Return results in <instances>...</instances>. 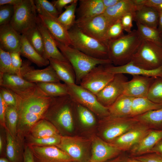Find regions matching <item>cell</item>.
Wrapping results in <instances>:
<instances>
[{
  "mask_svg": "<svg viewBox=\"0 0 162 162\" xmlns=\"http://www.w3.org/2000/svg\"><path fill=\"white\" fill-rule=\"evenodd\" d=\"M23 34L26 36L29 42L34 48L43 56L44 48L43 38L37 26L29 30Z\"/></svg>",
  "mask_w": 162,
  "mask_h": 162,
  "instance_id": "cell-39",
  "label": "cell"
},
{
  "mask_svg": "<svg viewBox=\"0 0 162 162\" xmlns=\"http://www.w3.org/2000/svg\"><path fill=\"white\" fill-rule=\"evenodd\" d=\"M105 67L108 71L114 74H128L154 78L162 77V66L154 69L148 70L139 67L130 62L121 66H115L109 64L106 65Z\"/></svg>",
  "mask_w": 162,
  "mask_h": 162,
  "instance_id": "cell-23",
  "label": "cell"
},
{
  "mask_svg": "<svg viewBox=\"0 0 162 162\" xmlns=\"http://www.w3.org/2000/svg\"><path fill=\"white\" fill-rule=\"evenodd\" d=\"M133 98L122 94L108 107L110 116L118 117H131Z\"/></svg>",
  "mask_w": 162,
  "mask_h": 162,
  "instance_id": "cell-31",
  "label": "cell"
},
{
  "mask_svg": "<svg viewBox=\"0 0 162 162\" xmlns=\"http://www.w3.org/2000/svg\"><path fill=\"white\" fill-rule=\"evenodd\" d=\"M161 140L162 129H151L129 151V156L135 157L150 153L154 147Z\"/></svg>",
  "mask_w": 162,
  "mask_h": 162,
  "instance_id": "cell-22",
  "label": "cell"
},
{
  "mask_svg": "<svg viewBox=\"0 0 162 162\" xmlns=\"http://www.w3.org/2000/svg\"><path fill=\"white\" fill-rule=\"evenodd\" d=\"M152 129L138 122L129 130L110 142L123 152L129 151Z\"/></svg>",
  "mask_w": 162,
  "mask_h": 162,
  "instance_id": "cell-14",
  "label": "cell"
},
{
  "mask_svg": "<svg viewBox=\"0 0 162 162\" xmlns=\"http://www.w3.org/2000/svg\"><path fill=\"white\" fill-rule=\"evenodd\" d=\"M14 6V13L10 24L17 32L24 34L37 26V12L34 0H22Z\"/></svg>",
  "mask_w": 162,
  "mask_h": 162,
  "instance_id": "cell-7",
  "label": "cell"
},
{
  "mask_svg": "<svg viewBox=\"0 0 162 162\" xmlns=\"http://www.w3.org/2000/svg\"><path fill=\"white\" fill-rule=\"evenodd\" d=\"M21 34L10 23L0 26V48L11 53L20 52Z\"/></svg>",
  "mask_w": 162,
  "mask_h": 162,
  "instance_id": "cell-21",
  "label": "cell"
},
{
  "mask_svg": "<svg viewBox=\"0 0 162 162\" xmlns=\"http://www.w3.org/2000/svg\"><path fill=\"white\" fill-rule=\"evenodd\" d=\"M36 9H43L56 17L59 16V13L52 2L47 0H34Z\"/></svg>",
  "mask_w": 162,
  "mask_h": 162,
  "instance_id": "cell-46",
  "label": "cell"
},
{
  "mask_svg": "<svg viewBox=\"0 0 162 162\" xmlns=\"http://www.w3.org/2000/svg\"><path fill=\"white\" fill-rule=\"evenodd\" d=\"M16 74L12 65L10 52L0 48V74Z\"/></svg>",
  "mask_w": 162,
  "mask_h": 162,
  "instance_id": "cell-43",
  "label": "cell"
},
{
  "mask_svg": "<svg viewBox=\"0 0 162 162\" xmlns=\"http://www.w3.org/2000/svg\"><path fill=\"white\" fill-rule=\"evenodd\" d=\"M75 25L84 33L107 46V33L110 25L104 14L89 19L76 20Z\"/></svg>",
  "mask_w": 162,
  "mask_h": 162,
  "instance_id": "cell-11",
  "label": "cell"
},
{
  "mask_svg": "<svg viewBox=\"0 0 162 162\" xmlns=\"http://www.w3.org/2000/svg\"><path fill=\"white\" fill-rule=\"evenodd\" d=\"M143 39L137 30L108 41V58L115 66L125 64L131 61Z\"/></svg>",
  "mask_w": 162,
  "mask_h": 162,
  "instance_id": "cell-2",
  "label": "cell"
},
{
  "mask_svg": "<svg viewBox=\"0 0 162 162\" xmlns=\"http://www.w3.org/2000/svg\"><path fill=\"white\" fill-rule=\"evenodd\" d=\"M135 13L126 14L120 19L123 30L128 33L132 31L131 30L133 26V21L134 20Z\"/></svg>",
  "mask_w": 162,
  "mask_h": 162,
  "instance_id": "cell-48",
  "label": "cell"
},
{
  "mask_svg": "<svg viewBox=\"0 0 162 162\" xmlns=\"http://www.w3.org/2000/svg\"><path fill=\"white\" fill-rule=\"evenodd\" d=\"M147 97L155 104L162 105V77L154 79Z\"/></svg>",
  "mask_w": 162,
  "mask_h": 162,
  "instance_id": "cell-42",
  "label": "cell"
},
{
  "mask_svg": "<svg viewBox=\"0 0 162 162\" xmlns=\"http://www.w3.org/2000/svg\"><path fill=\"white\" fill-rule=\"evenodd\" d=\"M140 7L133 0H120L115 5L106 9L104 14L110 26L124 15L135 13Z\"/></svg>",
  "mask_w": 162,
  "mask_h": 162,
  "instance_id": "cell-24",
  "label": "cell"
},
{
  "mask_svg": "<svg viewBox=\"0 0 162 162\" xmlns=\"http://www.w3.org/2000/svg\"><path fill=\"white\" fill-rule=\"evenodd\" d=\"M26 136L28 146H56L60 142L62 136L59 134L47 137L37 138L28 134Z\"/></svg>",
  "mask_w": 162,
  "mask_h": 162,
  "instance_id": "cell-38",
  "label": "cell"
},
{
  "mask_svg": "<svg viewBox=\"0 0 162 162\" xmlns=\"http://www.w3.org/2000/svg\"><path fill=\"white\" fill-rule=\"evenodd\" d=\"M0 96L7 106H16V101L15 96L10 89L2 87H0Z\"/></svg>",
  "mask_w": 162,
  "mask_h": 162,
  "instance_id": "cell-47",
  "label": "cell"
},
{
  "mask_svg": "<svg viewBox=\"0 0 162 162\" xmlns=\"http://www.w3.org/2000/svg\"><path fill=\"white\" fill-rule=\"evenodd\" d=\"M78 1L74 2L66 6L65 10L58 17V20L69 30L75 25V12Z\"/></svg>",
  "mask_w": 162,
  "mask_h": 162,
  "instance_id": "cell-36",
  "label": "cell"
},
{
  "mask_svg": "<svg viewBox=\"0 0 162 162\" xmlns=\"http://www.w3.org/2000/svg\"><path fill=\"white\" fill-rule=\"evenodd\" d=\"M21 74L23 78L30 82H60V80L55 71L50 65L41 69H34L29 62H22Z\"/></svg>",
  "mask_w": 162,
  "mask_h": 162,
  "instance_id": "cell-17",
  "label": "cell"
},
{
  "mask_svg": "<svg viewBox=\"0 0 162 162\" xmlns=\"http://www.w3.org/2000/svg\"><path fill=\"white\" fill-rule=\"evenodd\" d=\"M74 103L69 95L53 98L43 118L55 121L66 130L71 132L74 128L72 106Z\"/></svg>",
  "mask_w": 162,
  "mask_h": 162,
  "instance_id": "cell-4",
  "label": "cell"
},
{
  "mask_svg": "<svg viewBox=\"0 0 162 162\" xmlns=\"http://www.w3.org/2000/svg\"><path fill=\"white\" fill-rule=\"evenodd\" d=\"M56 146L62 150L74 162H90L91 139L79 136H62Z\"/></svg>",
  "mask_w": 162,
  "mask_h": 162,
  "instance_id": "cell-8",
  "label": "cell"
},
{
  "mask_svg": "<svg viewBox=\"0 0 162 162\" xmlns=\"http://www.w3.org/2000/svg\"><path fill=\"white\" fill-rule=\"evenodd\" d=\"M75 0H57L51 2L59 13H61L62 9L68 4H70Z\"/></svg>",
  "mask_w": 162,
  "mask_h": 162,
  "instance_id": "cell-53",
  "label": "cell"
},
{
  "mask_svg": "<svg viewBox=\"0 0 162 162\" xmlns=\"http://www.w3.org/2000/svg\"><path fill=\"white\" fill-rule=\"evenodd\" d=\"M154 153L162 155V140L160 141L154 147L150 153Z\"/></svg>",
  "mask_w": 162,
  "mask_h": 162,
  "instance_id": "cell-55",
  "label": "cell"
},
{
  "mask_svg": "<svg viewBox=\"0 0 162 162\" xmlns=\"http://www.w3.org/2000/svg\"><path fill=\"white\" fill-rule=\"evenodd\" d=\"M20 55L39 67L50 64L48 59L40 55L29 42L26 36L21 34V44L20 51Z\"/></svg>",
  "mask_w": 162,
  "mask_h": 162,
  "instance_id": "cell-29",
  "label": "cell"
},
{
  "mask_svg": "<svg viewBox=\"0 0 162 162\" xmlns=\"http://www.w3.org/2000/svg\"><path fill=\"white\" fill-rule=\"evenodd\" d=\"M0 162H10L6 157H1Z\"/></svg>",
  "mask_w": 162,
  "mask_h": 162,
  "instance_id": "cell-62",
  "label": "cell"
},
{
  "mask_svg": "<svg viewBox=\"0 0 162 162\" xmlns=\"http://www.w3.org/2000/svg\"><path fill=\"white\" fill-rule=\"evenodd\" d=\"M68 32L73 47L94 58H108L106 45L84 33L75 25Z\"/></svg>",
  "mask_w": 162,
  "mask_h": 162,
  "instance_id": "cell-5",
  "label": "cell"
},
{
  "mask_svg": "<svg viewBox=\"0 0 162 162\" xmlns=\"http://www.w3.org/2000/svg\"><path fill=\"white\" fill-rule=\"evenodd\" d=\"M60 51L72 66L76 76V82L79 85L83 77L95 67L112 64L109 59H100L88 55L70 46L64 45L56 40Z\"/></svg>",
  "mask_w": 162,
  "mask_h": 162,
  "instance_id": "cell-3",
  "label": "cell"
},
{
  "mask_svg": "<svg viewBox=\"0 0 162 162\" xmlns=\"http://www.w3.org/2000/svg\"><path fill=\"white\" fill-rule=\"evenodd\" d=\"M144 6L152 8L159 13L162 12V0H145Z\"/></svg>",
  "mask_w": 162,
  "mask_h": 162,
  "instance_id": "cell-52",
  "label": "cell"
},
{
  "mask_svg": "<svg viewBox=\"0 0 162 162\" xmlns=\"http://www.w3.org/2000/svg\"><path fill=\"white\" fill-rule=\"evenodd\" d=\"M91 140L90 162H106L120 155L123 152L110 143L96 136Z\"/></svg>",
  "mask_w": 162,
  "mask_h": 162,
  "instance_id": "cell-16",
  "label": "cell"
},
{
  "mask_svg": "<svg viewBox=\"0 0 162 162\" xmlns=\"http://www.w3.org/2000/svg\"><path fill=\"white\" fill-rule=\"evenodd\" d=\"M6 134L5 157L10 162H23L24 150L22 149V140L17 136L14 137L7 130Z\"/></svg>",
  "mask_w": 162,
  "mask_h": 162,
  "instance_id": "cell-27",
  "label": "cell"
},
{
  "mask_svg": "<svg viewBox=\"0 0 162 162\" xmlns=\"http://www.w3.org/2000/svg\"><path fill=\"white\" fill-rule=\"evenodd\" d=\"M23 162H35L32 152L28 145L24 149Z\"/></svg>",
  "mask_w": 162,
  "mask_h": 162,
  "instance_id": "cell-54",
  "label": "cell"
},
{
  "mask_svg": "<svg viewBox=\"0 0 162 162\" xmlns=\"http://www.w3.org/2000/svg\"><path fill=\"white\" fill-rule=\"evenodd\" d=\"M139 67L152 70L162 66V45L143 39L130 62Z\"/></svg>",
  "mask_w": 162,
  "mask_h": 162,
  "instance_id": "cell-6",
  "label": "cell"
},
{
  "mask_svg": "<svg viewBox=\"0 0 162 162\" xmlns=\"http://www.w3.org/2000/svg\"><path fill=\"white\" fill-rule=\"evenodd\" d=\"M19 115L16 106H7L5 115V124L7 129L14 137L17 136Z\"/></svg>",
  "mask_w": 162,
  "mask_h": 162,
  "instance_id": "cell-37",
  "label": "cell"
},
{
  "mask_svg": "<svg viewBox=\"0 0 162 162\" xmlns=\"http://www.w3.org/2000/svg\"><path fill=\"white\" fill-rule=\"evenodd\" d=\"M76 111L81 124L86 127H91L95 124L94 114L86 107L75 102Z\"/></svg>",
  "mask_w": 162,
  "mask_h": 162,
  "instance_id": "cell-41",
  "label": "cell"
},
{
  "mask_svg": "<svg viewBox=\"0 0 162 162\" xmlns=\"http://www.w3.org/2000/svg\"><path fill=\"white\" fill-rule=\"evenodd\" d=\"M28 146L35 162H74L68 154L56 146Z\"/></svg>",
  "mask_w": 162,
  "mask_h": 162,
  "instance_id": "cell-18",
  "label": "cell"
},
{
  "mask_svg": "<svg viewBox=\"0 0 162 162\" xmlns=\"http://www.w3.org/2000/svg\"><path fill=\"white\" fill-rule=\"evenodd\" d=\"M29 134L34 137L41 138L53 136L59 133L56 128L51 122L43 118L32 127Z\"/></svg>",
  "mask_w": 162,
  "mask_h": 162,
  "instance_id": "cell-32",
  "label": "cell"
},
{
  "mask_svg": "<svg viewBox=\"0 0 162 162\" xmlns=\"http://www.w3.org/2000/svg\"><path fill=\"white\" fill-rule=\"evenodd\" d=\"M122 154L106 162H126L127 159L128 155Z\"/></svg>",
  "mask_w": 162,
  "mask_h": 162,
  "instance_id": "cell-56",
  "label": "cell"
},
{
  "mask_svg": "<svg viewBox=\"0 0 162 162\" xmlns=\"http://www.w3.org/2000/svg\"><path fill=\"white\" fill-rule=\"evenodd\" d=\"M37 85L29 82L16 74H0V86L13 91L25 90Z\"/></svg>",
  "mask_w": 162,
  "mask_h": 162,
  "instance_id": "cell-28",
  "label": "cell"
},
{
  "mask_svg": "<svg viewBox=\"0 0 162 162\" xmlns=\"http://www.w3.org/2000/svg\"><path fill=\"white\" fill-rule=\"evenodd\" d=\"M131 157L142 162H162V155L154 153Z\"/></svg>",
  "mask_w": 162,
  "mask_h": 162,
  "instance_id": "cell-50",
  "label": "cell"
},
{
  "mask_svg": "<svg viewBox=\"0 0 162 162\" xmlns=\"http://www.w3.org/2000/svg\"><path fill=\"white\" fill-rule=\"evenodd\" d=\"M126 162H142L132 157L128 156Z\"/></svg>",
  "mask_w": 162,
  "mask_h": 162,
  "instance_id": "cell-61",
  "label": "cell"
},
{
  "mask_svg": "<svg viewBox=\"0 0 162 162\" xmlns=\"http://www.w3.org/2000/svg\"><path fill=\"white\" fill-rule=\"evenodd\" d=\"M120 1V0H102L106 9L115 5Z\"/></svg>",
  "mask_w": 162,
  "mask_h": 162,
  "instance_id": "cell-58",
  "label": "cell"
},
{
  "mask_svg": "<svg viewBox=\"0 0 162 162\" xmlns=\"http://www.w3.org/2000/svg\"><path fill=\"white\" fill-rule=\"evenodd\" d=\"M50 65L53 68L60 80L67 85L76 84V76L74 69L68 61H61L48 58Z\"/></svg>",
  "mask_w": 162,
  "mask_h": 162,
  "instance_id": "cell-26",
  "label": "cell"
},
{
  "mask_svg": "<svg viewBox=\"0 0 162 162\" xmlns=\"http://www.w3.org/2000/svg\"><path fill=\"white\" fill-rule=\"evenodd\" d=\"M154 78L141 75H133L130 80L125 83L123 94L133 98L147 97Z\"/></svg>",
  "mask_w": 162,
  "mask_h": 162,
  "instance_id": "cell-19",
  "label": "cell"
},
{
  "mask_svg": "<svg viewBox=\"0 0 162 162\" xmlns=\"http://www.w3.org/2000/svg\"><path fill=\"white\" fill-rule=\"evenodd\" d=\"M137 31L143 39L149 40L162 45L160 32L155 28L136 22Z\"/></svg>",
  "mask_w": 162,
  "mask_h": 162,
  "instance_id": "cell-40",
  "label": "cell"
},
{
  "mask_svg": "<svg viewBox=\"0 0 162 162\" xmlns=\"http://www.w3.org/2000/svg\"><path fill=\"white\" fill-rule=\"evenodd\" d=\"M12 63L16 74L22 77L21 69L22 62L20 57V54L19 52H13L10 53Z\"/></svg>",
  "mask_w": 162,
  "mask_h": 162,
  "instance_id": "cell-49",
  "label": "cell"
},
{
  "mask_svg": "<svg viewBox=\"0 0 162 162\" xmlns=\"http://www.w3.org/2000/svg\"><path fill=\"white\" fill-rule=\"evenodd\" d=\"M11 91L15 97L18 113L17 133L25 136L36 123L43 118L53 98L47 95L37 85L22 91Z\"/></svg>",
  "mask_w": 162,
  "mask_h": 162,
  "instance_id": "cell-1",
  "label": "cell"
},
{
  "mask_svg": "<svg viewBox=\"0 0 162 162\" xmlns=\"http://www.w3.org/2000/svg\"><path fill=\"white\" fill-rule=\"evenodd\" d=\"M159 17V13L155 10L143 6L136 11L134 20L144 25L158 28Z\"/></svg>",
  "mask_w": 162,
  "mask_h": 162,
  "instance_id": "cell-30",
  "label": "cell"
},
{
  "mask_svg": "<svg viewBox=\"0 0 162 162\" xmlns=\"http://www.w3.org/2000/svg\"><path fill=\"white\" fill-rule=\"evenodd\" d=\"M106 10L102 0H81L76 21L89 19L103 14Z\"/></svg>",
  "mask_w": 162,
  "mask_h": 162,
  "instance_id": "cell-25",
  "label": "cell"
},
{
  "mask_svg": "<svg viewBox=\"0 0 162 162\" xmlns=\"http://www.w3.org/2000/svg\"><path fill=\"white\" fill-rule=\"evenodd\" d=\"M38 16L55 39L66 46H72L68 30L55 17L46 10L36 9Z\"/></svg>",
  "mask_w": 162,
  "mask_h": 162,
  "instance_id": "cell-15",
  "label": "cell"
},
{
  "mask_svg": "<svg viewBox=\"0 0 162 162\" xmlns=\"http://www.w3.org/2000/svg\"><path fill=\"white\" fill-rule=\"evenodd\" d=\"M7 106L0 96V123L1 125L5 130L7 129L5 124V115Z\"/></svg>",
  "mask_w": 162,
  "mask_h": 162,
  "instance_id": "cell-51",
  "label": "cell"
},
{
  "mask_svg": "<svg viewBox=\"0 0 162 162\" xmlns=\"http://www.w3.org/2000/svg\"><path fill=\"white\" fill-rule=\"evenodd\" d=\"M14 11V7L13 5L5 4L0 6V26L10 23Z\"/></svg>",
  "mask_w": 162,
  "mask_h": 162,
  "instance_id": "cell-44",
  "label": "cell"
},
{
  "mask_svg": "<svg viewBox=\"0 0 162 162\" xmlns=\"http://www.w3.org/2000/svg\"><path fill=\"white\" fill-rule=\"evenodd\" d=\"M37 86L48 96L53 98L69 95L68 85L60 82H41Z\"/></svg>",
  "mask_w": 162,
  "mask_h": 162,
  "instance_id": "cell-35",
  "label": "cell"
},
{
  "mask_svg": "<svg viewBox=\"0 0 162 162\" xmlns=\"http://www.w3.org/2000/svg\"><path fill=\"white\" fill-rule=\"evenodd\" d=\"M106 65L96 66L82 79L80 85L96 95L114 78L115 74L108 71Z\"/></svg>",
  "mask_w": 162,
  "mask_h": 162,
  "instance_id": "cell-12",
  "label": "cell"
},
{
  "mask_svg": "<svg viewBox=\"0 0 162 162\" xmlns=\"http://www.w3.org/2000/svg\"><path fill=\"white\" fill-rule=\"evenodd\" d=\"M160 32V36L161 40L162 41V32Z\"/></svg>",
  "mask_w": 162,
  "mask_h": 162,
  "instance_id": "cell-63",
  "label": "cell"
},
{
  "mask_svg": "<svg viewBox=\"0 0 162 162\" xmlns=\"http://www.w3.org/2000/svg\"><path fill=\"white\" fill-rule=\"evenodd\" d=\"M101 133L103 140L110 142L130 129L139 122L133 117L109 115L102 118Z\"/></svg>",
  "mask_w": 162,
  "mask_h": 162,
  "instance_id": "cell-10",
  "label": "cell"
},
{
  "mask_svg": "<svg viewBox=\"0 0 162 162\" xmlns=\"http://www.w3.org/2000/svg\"><path fill=\"white\" fill-rule=\"evenodd\" d=\"M162 107V105L153 102L147 97L133 98L131 117H134Z\"/></svg>",
  "mask_w": 162,
  "mask_h": 162,
  "instance_id": "cell-33",
  "label": "cell"
},
{
  "mask_svg": "<svg viewBox=\"0 0 162 162\" xmlns=\"http://www.w3.org/2000/svg\"><path fill=\"white\" fill-rule=\"evenodd\" d=\"M133 117L152 129H162V107Z\"/></svg>",
  "mask_w": 162,
  "mask_h": 162,
  "instance_id": "cell-34",
  "label": "cell"
},
{
  "mask_svg": "<svg viewBox=\"0 0 162 162\" xmlns=\"http://www.w3.org/2000/svg\"><path fill=\"white\" fill-rule=\"evenodd\" d=\"M127 77L122 74H115L113 79L95 95L103 106L108 107L122 95Z\"/></svg>",
  "mask_w": 162,
  "mask_h": 162,
  "instance_id": "cell-13",
  "label": "cell"
},
{
  "mask_svg": "<svg viewBox=\"0 0 162 162\" xmlns=\"http://www.w3.org/2000/svg\"><path fill=\"white\" fill-rule=\"evenodd\" d=\"M123 30L120 19L111 24L109 26L107 33L108 41L118 38L124 35Z\"/></svg>",
  "mask_w": 162,
  "mask_h": 162,
  "instance_id": "cell-45",
  "label": "cell"
},
{
  "mask_svg": "<svg viewBox=\"0 0 162 162\" xmlns=\"http://www.w3.org/2000/svg\"><path fill=\"white\" fill-rule=\"evenodd\" d=\"M67 85L69 95L74 102L88 108L101 118L110 115L108 107L102 105L92 93L76 84Z\"/></svg>",
  "mask_w": 162,
  "mask_h": 162,
  "instance_id": "cell-9",
  "label": "cell"
},
{
  "mask_svg": "<svg viewBox=\"0 0 162 162\" xmlns=\"http://www.w3.org/2000/svg\"><path fill=\"white\" fill-rule=\"evenodd\" d=\"M3 141L2 137L1 135L0 136V153L1 157L2 156L3 154Z\"/></svg>",
  "mask_w": 162,
  "mask_h": 162,
  "instance_id": "cell-60",
  "label": "cell"
},
{
  "mask_svg": "<svg viewBox=\"0 0 162 162\" xmlns=\"http://www.w3.org/2000/svg\"><path fill=\"white\" fill-rule=\"evenodd\" d=\"M22 0H0V6L9 4L15 6L19 4Z\"/></svg>",
  "mask_w": 162,
  "mask_h": 162,
  "instance_id": "cell-57",
  "label": "cell"
},
{
  "mask_svg": "<svg viewBox=\"0 0 162 162\" xmlns=\"http://www.w3.org/2000/svg\"><path fill=\"white\" fill-rule=\"evenodd\" d=\"M158 29L159 32H162V12L159 13V21Z\"/></svg>",
  "mask_w": 162,
  "mask_h": 162,
  "instance_id": "cell-59",
  "label": "cell"
},
{
  "mask_svg": "<svg viewBox=\"0 0 162 162\" xmlns=\"http://www.w3.org/2000/svg\"><path fill=\"white\" fill-rule=\"evenodd\" d=\"M37 26L43 38L44 48V57L48 59L52 58L61 61H68L58 50L55 39L38 15Z\"/></svg>",
  "mask_w": 162,
  "mask_h": 162,
  "instance_id": "cell-20",
  "label": "cell"
}]
</instances>
